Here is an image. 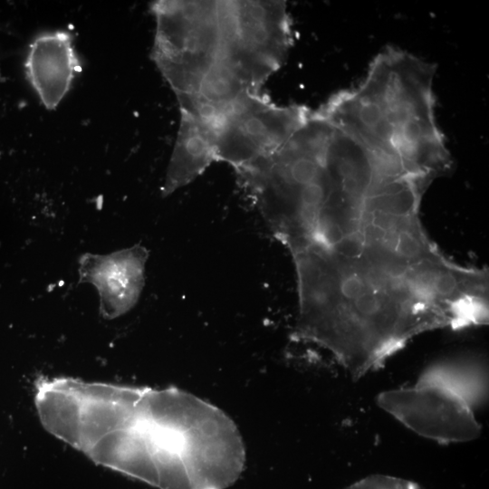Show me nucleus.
Segmentation results:
<instances>
[{
	"label": "nucleus",
	"mask_w": 489,
	"mask_h": 489,
	"mask_svg": "<svg viewBox=\"0 0 489 489\" xmlns=\"http://www.w3.org/2000/svg\"><path fill=\"white\" fill-rule=\"evenodd\" d=\"M55 435L97 464L159 489H226L245 463L231 417L173 387L71 379Z\"/></svg>",
	"instance_id": "nucleus-1"
},
{
	"label": "nucleus",
	"mask_w": 489,
	"mask_h": 489,
	"mask_svg": "<svg viewBox=\"0 0 489 489\" xmlns=\"http://www.w3.org/2000/svg\"><path fill=\"white\" fill-rule=\"evenodd\" d=\"M151 58L176 95L198 91L220 53L217 1L158 0Z\"/></svg>",
	"instance_id": "nucleus-2"
},
{
	"label": "nucleus",
	"mask_w": 489,
	"mask_h": 489,
	"mask_svg": "<svg viewBox=\"0 0 489 489\" xmlns=\"http://www.w3.org/2000/svg\"><path fill=\"white\" fill-rule=\"evenodd\" d=\"M220 60L254 90L284 62L293 38L285 1H217Z\"/></svg>",
	"instance_id": "nucleus-3"
},
{
	"label": "nucleus",
	"mask_w": 489,
	"mask_h": 489,
	"mask_svg": "<svg viewBox=\"0 0 489 489\" xmlns=\"http://www.w3.org/2000/svg\"><path fill=\"white\" fill-rule=\"evenodd\" d=\"M377 402L413 432L441 444L471 441L481 433L467 399L427 370L414 386L384 391Z\"/></svg>",
	"instance_id": "nucleus-4"
},
{
	"label": "nucleus",
	"mask_w": 489,
	"mask_h": 489,
	"mask_svg": "<svg viewBox=\"0 0 489 489\" xmlns=\"http://www.w3.org/2000/svg\"><path fill=\"white\" fill-rule=\"evenodd\" d=\"M304 105L278 106L260 93L244 97L216 139V160L235 170L281 147L308 119Z\"/></svg>",
	"instance_id": "nucleus-5"
},
{
	"label": "nucleus",
	"mask_w": 489,
	"mask_h": 489,
	"mask_svg": "<svg viewBox=\"0 0 489 489\" xmlns=\"http://www.w3.org/2000/svg\"><path fill=\"white\" fill-rule=\"evenodd\" d=\"M148 258V249L139 244L105 255L84 253L80 256L79 283L97 289L101 317L115 319L137 304L145 283Z\"/></svg>",
	"instance_id": "nucleus-6"
},
{
	"label": "nucleus",
	"mask_w": 489,
	"mask_h": 489,
	"mask_svg": "<svg viewBox=\"0 0 489 489\" xmlns=\"http://www.w3.org/2000/svg\"><path fill=\"white\" fill-rule=\"evenodd\" d=\"M24 67L42 104L55 110L81 71L72 34L57 30L37 35L30 44Z\"/></svg>",
	"instance_id": "nucleus-7"
},
{
	"label": "nucleus",
	"mask_w": 489,
	"mask_h": 489,
	"mask_svg": "<svg viewBox=\"0 0 489 489\" xmlns=\"http://www.w3.org/2000/svg\"><path fill=\"white\" fill-rule=\"evenodd\" d=\"M216 160V139L190 117L180 114L177 139L167 168L162 197L188 185Z\"/></svg>",
	"instance_id": "nucleus-8"
},
{
	"label": "nucleus",
	"mask_w": 489,
	"mask_h": 489,
	"mask_svg": "<svg viewBox=\"0 0 489 489\" xmlns=\"http://www.w3.org/2000/svg\"><path fill=\"white\" fill-rule=\"evenodd\" d=\"M197 93L215 103H229L260 91H254L229 65L217 60L202 79Z\"/></svg>",
	"instance_id": "nucleus-9"
},
{
	"label": "nucleus",
	"mask_w": 489,
	"mask_h": 489,
	"mask_svg": "<svg viewBox=\"0 0 489 489\" xmlns=\"http://www.w3.org/2000/svg\"><path fill=\"white\" fill-rule=\"evenodd\" d=\"M427 371L458 391L472 406L484 395V377L470 368L448 363L435 365Z\"/></svg>",
	"instance_id": "nucleus-10"
},
{
	"label": "nucleus",
	"mask_w": 489,
	"mask_h": 489,
	"mask_svg": "<svg viewBox=\"0 0 489 489\" xmlns=\"http://www.w3.org/2000/svg\"><path fill=\"white\" fill-rule=\"evenodd\" d=\"M346 489H422L412 481L384 475L367 476Z\"/></svg>",
	"instance_id": "nucleus-11"
}]
</instances>
